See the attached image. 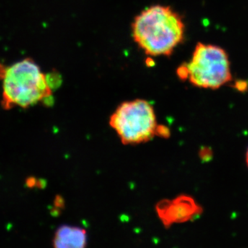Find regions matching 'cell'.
<instances>
[{
    "label": "cell",
    "instance_id": "cell-3",
    "mask_svg": "<svg viewBox=\"0 0 248 248\" xmlns=\"http://www.w3.org/2000/svg\"><path fill=\"white\" fill-rule=\"evenodd\" d=\"M110 125L125 145L149 141L157 126L154 108L143 99L122 103L111 115Z\"/></svg>",
    "mask_w": 248,
    "mask_h": 248
},
{
    "label": "cell",
    "instance_id": "cell-2",
    "mask_svg": "<svg viewBox=\"0 0 248 248\" xmlns=\"http://www.w3.org/2000/svg\"><path fill=\"white\" fill-rule=\"evenodd\" d=\"M2 80L1 105L6 110L27 108L51 97L52 89L40 66L30 58L9 66L0 64Z\"/></svg>",
    "mask_w": 248,
    "mask_h": 248
},
{
    "label": "cell",
    "instance_id": "cell-1",
    "mask_svg": "<svg viewBox=\"0 0 248 248\" xmlns=\"http://www.w3.org/2000/svg\"><path fill=\"white\" fill-rule=\"evenodd\" d=\"M133 40L147 55L170 56L185 35L182 17L170 6L154 5L135 18Z\"/></svg>",
    "mask_w": 248,
    "mask_h": 248
},
{
    "label": "cell",
    "instance_id": "cell-9",
    "mask_svg": "<svg viewBox=\"0 0 248 248\" xmlns=\"http://www.w3.org/2000/svg\"><path fill=\"white\" fill-rule=\"evenodd\" d=\"M155 135L160 138H169L170 137V130L166 125H157L155 131Z\"/></svg>",
    "mask_w": 248,
    "mask_h": 248
},
{
    "label": "cell",
    "instance_id": "cell-8",
    "mask_svg": "<svg viewBox=\"0 0 248 248\" xmlns=\"http://www.w3.org/2000/svg\"><path fill=\"white\" fill-rule=\"evenodd\" d=\"M178 78L182 81H186L189 78V69L187 63H183L177 70Z\"/></svg>",
    "mask_w": 248,
    "mask_h": 248
},
{
    "label": "cell",
    "instance_id": "cell-4",
    "mask_svg": "<svg viewBox=\"0 0 248 248\" xmlns=\"http://www.w3.org/2000/svg\"><path fill=\"white\" fill-rule=\"evenodd\" d=\"M187 66L189 81L195 87L216 90L232 79L229 57L218 46L197 43Z\"/></svg>",
    "mask_w": 248,
    "mask_h": 248
},
{
    "label": "cell",
    "instance_id": "cell-7",
    "mask_svg": "<svg viewBox=\"0 0 248 248\" xmlns=\"http://www.w3.org/2000/svg\"><path fill=\"white\" fill-rule=\"evenodd\" d=\"M199 156H200L201 160H202L203 162H208V161L213 159V150L209 147H202L200 149V153H199Z\"/></svg>",
    "mask_w": 248,
    "mask_h": 248
},
{
    "label": "cell",
    "instance_id": "cell-5",
    "mask_svg": "<svg viewBox=\"0 0 248 248\" xmlns=\"http://www.w3.org/2000/svg\"><path fill=\"white\" fill-rule=\"evenodd\" d=\"M156 211L166 227L184 223L202 214L203 209L189 195H179L173 200H163L156 204Z\"/></svg>",
    "mask_w": 248,
    "mask_h": 248
},
{
    "label": "cell",
    "instance_id": "cell-6",
    "mask_svg": "<svg viewBox=\"0 0 248 248\" xmlns=\"http://www.w3.org/2000/svg\"><path fill=\"white\" fill-rule=\"evenodd\" d=\"M87 232L78 226H65L58 228L54 236V248H86Z\"/></svg>",
    "mask_w": 248,
    "mask_h": 248
},
{
    "label": "cell",
    "instance_id": "cell-10",
    "mask_svg": "<svg viewBox=\"0 0 248 248\" xmlns=\"http://www.w3.org/2000/svg\"><path fill=\"white\" fill-rule=\"evenodd\" d=\"M236 91L240 93H246L248 91V81L246 80L239 79L235 81L234 84L232 86Z\"/></svg>",
    "mask_w": 248,
    "mask_h": 248
},
{
    "label": "cell",
    "instance_id": "cell-11",
    "mask_svg": "<svg viewBox=\"0 0 248 248\" xmlns=\"http://www.w3.org/2000/svg\"><path fill=\"white\" fill-rule=\"evenodd\" d=\"M246 163H247L248 167V149L247 153H246Z\"/></svg>",
    "mask_w": 248,
    "mask_h": 248
}]
</instances>
